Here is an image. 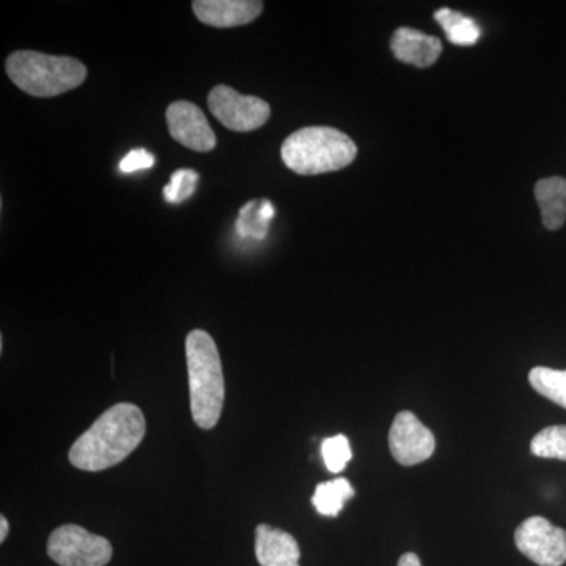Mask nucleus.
Returning a JSON list of instances; mask_svg holds the SVG:
<instances>
[{
	"label": "nucleus",
	"instance_id": "obj_1",
	"mask_svg": "<svg viewBox=\"0 0 566 566\" xmlns=\"http://www.w3.org/2000/svg\"><path fill=\"white\" fill-rule=\"evenodd\" d=\"M145 431L147 422L140 408L133 403L112 406L71 446L70 463L87 472L120 464L139 447Z\"/></svg>",
	"mask_w": 566,
	"mask_h": 566
},
{
	"label": "nucleus",
	"instance_id": "obj_2",
	"mask_svg": "<svg viewBox=\"0 0 566 566\" xmlns=\"http://www.w3.org/2000/svg\"><path fill=\"white\" fill-rule=\"evenodd\" d=\"M189 394L193 422L203 430H211L221 419L226 382H223L221 356L210 334L192 331L186 337Z\"/></svg>",
	"mask_w": 566,
	"mask_h": 566
},
{
	"label": "nucleus",
	"instance_id": "obj_3",
	"mask_svg": "<svg viewBox=\"0 0 566 566\" xmlns=\"http://www.w3.org/2000/svg\"><path fill=\"white\" fill-rule=\"evenodd\" d=\"M282 161L297 175H322L345 169L356 159L352 137L329 126H311L286 137Z\"/></svg>",
	"mask_w": 566,
	"mask_h": 566
},
{
	"label": "nucleus",
	"instance_id": "obj_4",
	"mask_svg": "<svg viewBox=\"0 0 566 566\" xmlns=\"http://www.w3.org/2000/svg\"><path fill=\"white\" fill-rule=\"evenodd\" d=\"M6 69L11 82L35 98L63 95L87 80V69L76 59L36 51L13 52L7 59Z\"/></svg>",
	"mask_w": 566,
	"mask_h": 566
},
{
	"label": "nucleus",
	"instance_id": "obj_5",
	"mask_svg": "<svg viewBox=\"0 0 566 566\" xmlns=\"http://www.w3.org/2000/svg\"><path fill=\"white\" fill-rule=\"evenodd\" d=\"M48 556L61 566H106L112 546L104 536L91 534L76 524L55 528L48 539Z\"/></svg>",
	"mask_w": 566,
	"mask_h": 566
},
{
	"label": "nucleus",
	"instance_id": "obj_6",
	"mask_svg": "<svg viewBox=\"0 0 566 566\" xmlns=\"http://www.w3.org/2000/svg\"><path fill=\"white\" fill-rule=\"evenodd\" d=\"M211 114L234 133H251L270 120V104L256 96L241 95L229 85H216L208 95Z\"/></svg>",
	"mask_w": 566,
	"mask_h": 566
},
{
	"label": "nucleus",
	"instance_id": "obj_7",
	"mask_svg": "<svg viewBox=\"0 0 566 566\" xmlns=\"http://www.w3.org/2000/svg\"><path fill=\"white\" fill-rule=\"evenodd\" d=\"M521 554L539 566H562L566 562V532L546 517L532 516L515 532Z\"/></svg>",
	"mask_w": 566,
	"mask_h": 566
},
{
	"label": "nucleus",
	"instance_id": "obj_8",
	"mask_svg": "<svg viewBox=\"0 0 566 566\" xmlns=\"http://www.w3.org/2000/svg\"><path fill=\"white\" fill-rule=\"evenodd\" d=\"M389 447L395 461L416 465L433 455L436 441L433 433L411 411H403L395 417L390 427Z\"/></svg>",
	"mask_w": 566,
	"mask_h": 566
},
{
	"label": "nucleus",
	"instance_id": "obj_9",
	"mask_svg": "<svg viewBox=\"0 0 566 566\" xmlns=\"http://www.w3.org/2000/svg\"><path fill=\"white\" fill-rule=\"evenodd\" d=\"M170 136L178 144L193 151L207 153L214 150L216 134L208 125L203 111L189 102L170 104L166 112Z\"/></svg>",
	"mask_w": 566,
	"mask_h": 566
},
{
	"label": "nucleus",
	"instance_id": "obj_10",
	"mask_svg": "<svg viewBox=\"0 0 566 566\" xmlns=\"http://www.w3.org/2000/svg\"><path fill=\"white\" fill-rule=\"evenodd\" d=\"M197 20L211 28L229 29L251 24L262 14L263 2L256 0H196Z\"/></svg>",
	"mask_w": 566,
	"mask_h": 566
},
{
	"label": "nucleus",
	"instance_id": "obj_11",
	"mask_svg": "<svg viewBox=\"0 0 566 566\" xmlns=\"http://www.w3.org/2000/svg\"><path fill=\"white\" fill-rule=\"evenodd\" d=\"M390 50L397 61L419 66V69H428L438 62L442 44L436 36L427 35L416 29L400 28L395 31L390 40Z\"/></svg>",
	"mask_w": 566,
	"mask_h": 566
},
{
	"label": "nucleus",
	"instance_id": "obj_12",
	"mask_svg": "<svg viewBox=\"0 0 566 566\" xmlns=\"http://www.w3.org/2000/svg\"><path fill=\"white\" fill-rule=\"evenodd\" d=\"M255 556L262 566H300V546L281 528L260 524L255 528Z\"/></svg>",
	"mask_w": 566,
	"mask_h": 566
},
{
	"label": "nucleus",
	"instance_id": "obj_13",
	"mask_svg": "<svg viewBox=\"0 0 566 566\" xmlns=\"http://www.w3.org/2000/svg\"><path fill=\"white\" fill-rule=\"evenodd\" d=\"M535 199L542 211L543 226L558 230L566 221V180L562 177L543 178L535 185Z\"/></svg>",
	"mask_w": 566,
	"mask_h": 566
},
{
	"label": "nucleus",
	"instance_id": "obj_14",
	"mask_svg": "<svg viewBox=\"0 0 566 566\" xmlns=\"http://www.w3.org/2000/svg\"><path fill=\"white\" fill-rule=\"evenodd\" d=\"M354 495V488L348 480L340 476V479L331 480V482L319 483L316 486L312 504H314L316 512L323 516L335 517L340 515L342 510Z\"/></svg>",
	"mask_w": 566,
	"mask_h": 566
},
{
	"label": "nucleus",
	"instance_id": "obj_15",
	"mask_svg": "<svg viewBox=\"0 0 566 566\" xmlns=\"http://www.w3.org/2000/svg\"><path fill=\"white\" fill-rule=\"evenodd\" d=\"M434 18L444 29L447 39L455 46H472L482 35L479 24L460 11L441 9L436 11Z\"/></svg>",
	"mask_w": 566,
	"mask_h": 566
},
{
	"label": "nucleus",
	"instance_id": "obj_16",
	"mask_svg": "<svg viewBox=\"0 0 566 566\" xmlns=\"http://www.w3.org/2000/svg\"><path fill=\"white\" fill-rule=\"evenodd\" d=\"M275 214L274 205L270 200H252L244 205L237 221V232L241 237H252L263 240L266 237L270 222Z\"/></svg>",
	"mask_w": 566,
	"mask_h": 566
},
{
	"label": "nucleus",
	"instance_id": "obj_17",
	"mask_svg": "<svg viewBox=\"0 0 566 566\" xmlns=\"http://www.w3.org/2000/svg\"><path fill=\"white\" fill-rule=\"evenodd\" d=\"M528 381L536 392L566 409V370L535 367L528 374Z\"/></svg>",
	"mask_w": 566,
	"mask_h": 566
},
{
	"label": "nucleus",
	"instance_id": "obj_18",
	"mask_svg": "<svg viewBox=\"0 0 566 566\" xmlns=\"http://www.w3.org/2000/svg\"><path fill=\"white\" fill-rule=\"evenodd\" d=\"M531 452L535 457L566 461V424H553L535 434Z\"/></svg>",
	"mask_w": 566,
	"mask_h": 566
},
{
	"label": "nucleus",
	"instance_id": "obj_19",
	"mask_svg": "<svg viewBox=\"0 0 566 566\" xmlns=\"http://www.w3.org/2000/svg\"><path fill=\"white\" fill-rule=\"evenodd\" d=\"M322 455L327 471L333 472V474L344 471L353 457L348 438L344 434H337L333 436V438L324 439Z\"/></svg>",
	"mask_w": 566,
	"mask_h": 566
},
{
	"label": "nucleus",
	"instance_id": "obj_20",
	"mask_svg": "<svg viewBox=\"0 0 566 566\" xmlns=\"http://www.w3.org/2000/svg\"><path fill=\"white\" fill-rule=\"evenodd\" d=\"M197 181L199 175L192 169H178L177 172L170 177L169 185L164 188V199L172 205L185 202L191 199L196 192Z\"/></svg>",
	"mask_w": 566,
	"mask_h": 566
},
{
	"label": "nucleus",
	"instance_id": "obj_21",
	"mask_svg": "<svg viewBox=\"0 0 566 566\" xmlns=\"http://www.w3.org/2000/svg\"><path fill=\"white\" fill-rule=\"evenodd\" d=\"M155 166V156L145 148H136L132 150L120 161V170L123 174H133L137 170H148Z\"/></svg>",
	"mask_w": 566,
	"mask_h": 566
},
{
	"label": "nucleus",
	"instance_id": "obj_22",
	"mask_svg": "<svg viewBox=\"0 0 566 566\" xmlns=\"http://www.w3.org/2000/svg\"><path fill=\"white\" fill-rule=\"evenodd\" d=\"M398 566H422L420 565L419 557L415 553H406L398 560Z\"/></svg>",
	"mask_w": 566,
	"mask_h": 566
},
{
	"label": "nucleus",
	"instance_id": "obj_23",
	"mask_svg": "<svg viewBox=\"0 0 566 566\" xmlns=\"http://www.w3.org/2000/svg\"><path fill=\"white\" fill-rule=\"evenodd\" d=\"M9 521L6 516H0V543L6 542L7 535H9Z\"/></svg>",
	"mask_w": 566,
	"mask_h": 566
}]
</instances>
